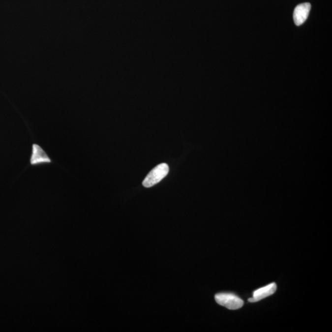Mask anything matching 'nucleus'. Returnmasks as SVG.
Instances as JSON below:
<instances>
[{"label":"nucleus","mask_w":332,"mask_h":332,"mask_svg":"<svg viewBox=\"0 0 332 332\" xmlns=\"http://www.w3.org/2000/svg\"><path fill=\"white\" fill-rule=\"evenodd\" d=\"M53 163V159L43 147L38 143L33 142L31 144L29 157L30 167H41Z\"/></svg>","instance_id":"1"},{"label":"nucleus","mask_w":332,"mask_h":332,"mask_svg":"<svg viewBox=\"0 0 332 332\" xmlns=\"http://www.w3.org/2000/svg\"><path fill=\"white\" fill-rule=\"evenodd\" d=\"M169 171L168 165L162 163L157 165L154 168L150 171L143 181V185L146 188H150L154 184L159 183L168 174Z\"/></svg>","instance_id":"2"},{"label":"nucleus","mask_w":332,"mask_h":332,"mask_svg":"<svg viewBox=\"0 0 332 332\" xmlns=\"http://www.w3.org/2000/svg\"><path fill=\"white\" fill-rule=\"evenodd\" d=\"M215 299L218 304L231 310L240 309L243 305L242 299L230 293H220L216 294Z\"/></svg>","instance_id":"3"},{"label":"nucleus","mask_w":332,"mask_h":332,"mask_svg":"<svg viewBox=\"0 0 332 332\" xmlns=\"http://www.w3.org/2000/svg\"><path fill=\"white\" fill-rule=\"evenodd\" d=\"M311 4L308 2L300 4L295 7L294 12V20L297 26H301L309 16Z\"/></svg>","instance_id":"4"},{"label":"nucleus","mask_w":332,"mask_h":332,"mask_svg":"<svg viewBox=\"0 0 332 332\" xmlns=\"http://www.w3.org/2000/svg\"><path fill=\"white\" fill-rule=\"evenodd\" d=\"M277 285L273 282L266 286L260 288L259 289L255 290L253 293V297L248 299L249 302H257L265 299L268 297L274 294L276 291Z\"/></svg>","instance_id":"5"}]
</instances>
